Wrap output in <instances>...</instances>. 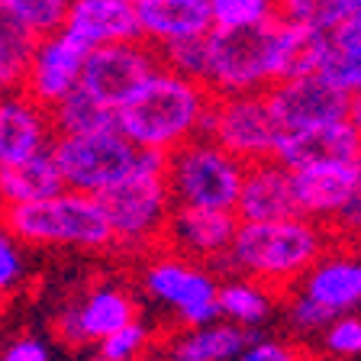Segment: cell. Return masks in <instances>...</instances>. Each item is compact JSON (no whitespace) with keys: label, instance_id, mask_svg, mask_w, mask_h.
Listing matches in <instances>:
<instances>
[{"label":"cell","instance_id":"37","mask_svg":"<svg viewBox=\"0 0 361 361\" xmlns=\"http://www.w3.org/2000/svg\"><path fill=\"white\" fill-rule=\"evenodd\" d=\"M0 361H49V348H45V342H39V338L23 336L4 348Z\"/></svg>","mask_w":361,"mask_h":361},{"label":"cell","instance_id":"30","mask_svg":"<svg viewBox=\"0 0 361 361\" xmlns=\"http://www.w3.org/2000/svg\"><path fill=\"white\" fill-rule=\"evenodd\" d=\"M281 16V4L268 0H213V30H258Z\"/></svg>","mask_w":361,"mask_h":361},{"label":"cell","instance_id":"41","mask_svg":"<svg viewBox=\"0 0 361 361\" xmlns=\"http://www.w3.org/2000/svg\"><path fill=\"white\" fill-rule=\"evenodd\" d=\"M355 171H358V194H361V152H358V158H355Z\"/></svg>","mask_w":361,"mask_h":361},{"label":"cell","instance_id":"3","mask_svg":"<svg viewBox=\"0 0 361 361\" xmlns=\"http://www.w3.org/2000/svg\"><path fill=\"white\" fill-rule=\"evenodd\" d=\"M97 200L110 219L113 242L145 245L152 239H161L174 210L168 190V155L139 149L133 171Z\"/></svg>","mask_w":361,"mask_h":361},{"label":"cell","instance_id":"13","mask_svg":"<svg viewBox=\"0 0 361 361\" xmlns=\"http://www.w3.org/2000/svg\"><path fill=\"white\" fill-rule=\"evenodd\" d=\"M239 216L235 213H219V210H184L174 207L168 216L165 235L161 239L178 252L184 262H216L223 258L235 242L239 233Z\"/></svg>","mask_w":361,"mask_h":361},{"label":"cell","instance_id":"18","mask_svg":"<svg viewBox=\"0 0 361 361\" xmlns=\"http://www.w3.org/2000/svg\"><path fill=\"white\" fill-rule=\"evenodd\" d=\"M290 184L297 216L319 223V219H336L348 207L358 190V171L355 165H313L290 171Z\"/></svg>","mask_w":361,"mask_h":361},{"label":"cell","instance_id":"29","mask_svg":"<svg viewBox=\"0 0 361 361\" xmlns=\"http://www.w3.org/2000/svg\"><path fill=\"white\" fill-rule=\"evenodd\" d=\"M0 7L32 39H49L65 30L71 4H65V0H0Z\"/></svg>","mask_w":361,"mask_h":361},{"label":"cell","instance_id":"31","mask_svg":"<svg viewBox=\"0 0 361 361\" xmlns=\"http://www.w3.org/2000/svg\"><path fill=\"white\" fill-rule=\"evenodd\" d=\"M158 59H161V68H165V71L180 75V78H188V81L207 87V75H210V61H207V36L158 45Z\"/></svg>","mask_w":361,"mask_h":361},{"label":"cell","instance_id":"33","mask_svg":"<svg viewBox=\"0 0 361 361\" xmlns=\"http://www.w3.org/2000/svg\"><path fill=\"white\" fill-rule=\"evenodd\" d=\"M26 281V258H23L20 239L0 229V293L16 290Z\"/></svg>","mask_w":361,"mask_h":361},{"label":"cell","instance_id":"2","mask_svg":"<svg viewBox=\"0 0 361 361\" xmlns=\"http://www.w3.org/2000/svg\"><path fill=\"white\" fill-rule=\"evenodd\" d=\"M323 255V229L303 216L278 223H242L233 248L213 262V271L258 278L264 290H284Z\"/></svg>","mask_w":361,"mask_h":361},{"label":"cell","instance_id":"7","mask_svg":"<svg viewBox=\"0 0 361 361\" xmlns=\"http://www.w3.org/2000/svg\"><path fill=\"white\" fill-rule=\"evenodd\" d=\"M271 26L213 30L207 36V90L213 97H242L271 90Z\"/></svg>","mask_w":361,"mask_h":361},{"label":"cell","instance_id":"10","mask_svg":"<svg viewBox=\"0 0 361 361\" xmlns=\"http://www.w3.org/2000/svg\"><path fill=\"white\" fill-rule=\"evenodd\" d=\"M158 71H161L158 49H149L145 42L104 45V49L87 52L81 90L94 100H100L104 106L116 110Z\"/></svg>","mask_w":361,"mask_h":361},{"label":"cell","instance_id":"40","mask_svg":"<svg viewBox=\"0 0 361 361\" xmlns=\"http://www.w3.org/2000/svg\"><path fill=\"white\" fill-rule=\"evenodd\" d=\"M348 123H352L355 133L361 135V90L352 94V100H348Z\"/></svg>","mask_w":361,"mask_h":361},{"label":"cell","instance_id":"21","mask_svg":"<svg viewBox=\"0 0 361 361\" xmlns=\"http://www.w3.org/2000/svg\"><path fill=\"white\" fill-rule=\"evenodd\" d=\"M300 297L338 319L361 303V262H352V258L316 262L300 281Z\"/></svg>","mask_w":361,"mask_h":361},{"label":"cell","instance_id":"38","mask_svg":"<svg viewBox=\"0 0 361 361\" xmlns=\"http://www.w3.org/2000/svg\"><path fill=\"white\" fill-rule=\"evenodd\" d=\"M55 332H59V338L65 342V345L78 348V345H87L84 342V332H81V323H78V310L68 307L65 313L59 316V323H55Z\"/></svg>","mask_w":361,"mask_h":361},{"label":"cell","instance_id":"8","mask_svg":"<svg viewBox=\"0 0 361 361\" xmlns=\"http://www.w3.org/2000/svg\"><path fill=\"white\" fill-rule=\"evenodd\" d=\"M139 149L129 145L120 133L104 135H55L52 158L61 171L65 190L87 197H100L116 188L135 165Z\"/></svg>","mask_w":361,"mask_h":361},{"label":"cell","instance_id":"43","mask_svg":"<svg viewBox=\"0 0 361 361\" xmlns=\"http://www.w3.org/2000/svg\"><path fill=\"white\" fill-rule=\"evenodd\" d=\"M139 361H161V358H139Z\"/></svg>","mask_w":361,"mask_h":361},{"label":"cell","instance_id":"1","mask_svg":"<svg viewBox=\"0 0 361 361\" xmlns=\"http://www.w3.org/2000/svg\"><path fill=\"white\" fill-rule=\"evenodd\" d=\"M210 104L213 94L203 84H194L161 68L126 104L116 106V126L123 139L135 149L171 155L184 142L197 139V126Z\"/></svg>","mask_w":361,"mask_h":361},{"label":"cell","instance_id":"23","mask_svg":"<svg viewBox=\"0 0 361 361\" xmlns=\"http://www.w3.org/2000/svg\"><path fill=\"white\" fill-rule=\"evenodd\" d=\"M255 338L252 332L219 319L203 329H188L171 338L168 358L171 361H235Z\"/></svg>","mask_w":361,"mask_h":361},{"label":"cell","instance_id":"24","mask_svg":"<svg viewBox=\"0 0 361 361\" xmlns=\"http://www.w3.org/2000/svg\"><path fill=\"white\" fill-rule=\"evenodd\" d=\"M319 75L348 97L361 90V7L326 36Z\"/></svg>","mask_w":361,"mask_h":361},{"label":"cell","instance_id":"36","mask_svg":"<svg viewBox=\"0 0 361 361\" xmlns=\"http://www.w3.org/2000/svg\"><path fill=\"white\" fill-rule=\"evenodd\" d=\"M235 361H303L290 345L281 342H252Z\"/></svg>","mask_w":361,"mask_h":361},{"label":"cell","instance_id":"15","mask_svg":"<svg viewBox=\"0 0 361 361\" xmlns=\"http://www.w3.org/2000/svg\"><path fill=\"white\" fill-rule=\"evenodd\" d=\"M52 116L23 90L0 97V168L23 165L52 149Z\"/></svg>","mask_w":361,"mask_h":361},{"label":"cell","instance_id":"35","mask_svg":"<svg viewBox=\"0 0 361 361\" xmlns=\"http://www.w3.org/2000/svg\"><path fill=\"white\" fill-rule=\"evenodd\" d=\"M290 323L303 332H313V329H329V326L336 323V316L326 313V310L316 307V303H310L307 297H297V300L290 303Z\"/></svg>","mask_w":361,"mask_h":361},{"label":"cell","instance_id":"32","mask_svg":"<svg viewBox=\"0 0 361 361\" xmlns=\"http://www.w3.org/2000/svg\"><path fill=\"white\" fill-rule=\"evenodd\" d=\"M149 345V326L142 319L129 323L126 329L113 332L110 338H104L97 345V355L104 361H139V355Z\"/></svg>","mask_w":361,"mask_h":361},{"label":"cell","instance_id":"28","mask_svg":"<svg viewBox=\"0 0 361 361\" xmlns=\"http://www.w3.org/2000/svg\"><path fill=\"white\" fill-rule=\"evenodd\" d=\"M274 293L264 290L262 284H248V281H229L219 287V313L226 323L233 326H255L271 313Z\"/></svg>","mask_w":361,"mask_h":361},{"label":"cell","instance_id":"42","mask_svg":"<svg viewBox=\"0 0 361 361\" xmlns=\"http://www.w3.org/2000/svg\"><path fill=\"white\" fill-rule=\"evenodd\" d=\"M84 361H104V358H100V355H90V358H84Z\"/></svg>","mask_w":361,"mask_h":361},{"label":"cell","instance_id":"9","mask_svg":"<svg viewBox=\"0 0 361 361\" xmlns=\"http://www.w3.org/2000/svg\"><path fill=\"white\" fill-rule=\"evenodd\" d=\"M216 274L184 258H158L145 268L142 284L152 300L174 310L178 319L190 329H203L223 319L219 313V284Z\"/></svg>","mask_w":361,"mask_h":361},{"label":"cell","instance_id":"14","mask_svg":"<svg viewBox=\"0 0 361 361\" xmlns=\"http://www.w3.org/2000/svg\"><path fill=\"white\" fill-rule=\"evenodd\" d=\"M65 32L84 52L120 42H145L135 0H75L68 10Z\"/></svg>","mask_w":361,"mask_h":361},{"label":"cell","instance_id":"16","mask_svg":"<svg viewBox=\"0 0 361 361\" xmlns=\"http://www.w3.org/2000/svg\"><path fill=\"white\" fill-rule=\"evenodd\" d=\"M361 152V135L352 123H329V126L284 133L274 152V161L287 171H303L313 165H355Z\"/></svg>","mask_w":361,"mask_h":361},{"label":"cell","instance_id":"39","mask_svg":"<svg viewBox=\"0 0 361 361\" xmlns=\"http://www.w3.org/2000/svg\"><path fill=\"white\" fill-rule=\"evenodd\" d=\"M332 223H338V229H342V233L361 235V194H358V190H355V197L348 200V207L338 213Z\"/></svg>","mask_w":361,"mask_h":361},{"label":"cell","instance_id":"25","mask_svg":"<svg viewBox=\"0 0 361 361\" xmlns=\"http://www.w3.org/2000/svg\"><path fill=\"white\" fill-rule=\"evenodd\" d=\"M78 323H81L84 342H104L113 332L135 323V303L120 287H97L78 303Z\"/></svg>","mask_w":361,"mask_h":361},{"label":"cell","instance_id":"34","mask_svg":"<svg viewBox=\"0 0 361 361\" xmlns=\"http://www.w3.org/2000/svg\"><path fill=\"white\" fill-rule=\"evenodd\" d=\"M326 348L332 355H342V358L361 355V319L358 316H338L336 323L326 329Z\"/></svg>","mask_w":361,"mask_h":361},{"label":"cell","instance_id":"5","mask_svg":"<svg viewBox=\"0 0 361 361\" xmlns=\"http://www.w3.org/2000/svg\"><path fill=\"white\" fill-rule=\"evenodd\" d=\"M245 165L210 139H190L168 155L171 203L184 210L235 213Z\"/></svg>","mask_w":361,"mask_h":361},{"label":"cell","instance_id":"6","mask_svg":"<svg viewBox=\"0 0 361 361\" xmlns=\"http://www.w3.org/2000/svg\"><path fill=\"white\" fill-rule=\"evenodd\" d=\"M284 129L271 110L268 94H242V97H213L207 106L197 139H210L223 152L239 158L242 165L268 161L278 152Z\"/></svg>","mask_w":361,"mask_h":361},{"label":"cell","instance_id":"11","mask_svg":"<svg viewBox=\"0 0 361 361\" xmlns=\"http://www.w3.org/2000/svg\"><path fill=\"white\" fill-rule=\"evenodd\" d=\"M271 110L278 116L284 133H300V129L329 126V123H345L348 120V94L329 84L319 71L316 75H303L293 81L274 84L268 90Z\"/></svg>","mask_w":361,"mask_h":361},{"label":"cell","instance_id":"22","mask_svg":"<svg viewBox=\"0 0 361 361\" xmlns=\"http://www.w3.org/2000/svg\"><path fill=\"white\" fill-rule=\"evenodd\" d=\"M61 190H65V180H61V171L55 165L52 149L30 158V161H23V165L0 168V203L7 210L59 197Z\"/></svg>","mask_w":361,"mask_h":361},{"label":"cell","instance_id":"19","mask_svg":"<svg viewBox=\"0 0 361 361\" xmlns=\"http://www.w3.org/2000/svg\"><path fill=\"white\" fill-rule=\"evenodd\" d=\"M142 39L158 45L213 32V0H135Z\"/></svg>","mask_w":361,"mask_h":361},{"label":"cell","instance_id":"20","mask_svg":"<svg viewBox=\"0 0 361 361\" xmlns=\"http://www.w3.org/2000/svg\"><path fill=\"white\" fill-rule=\"evenodd\" d=\"M329 32L313 23H297L278 16L271 26V87L303 75H316L326 52Z\"/></svg>","mask_w":361,"mask_h":361},{"label":"cell","instance_id":"27","mask_svg":"<svg viewBox=\"0 0 361 361\" xmlns=\"http://www.w3.org/2000/svg\"><path fill=\"white\" fill-rule=\"evenodd\" d=\"M36 45L39 39H32L7 10L0 7V97L23 90Z\"/></svg>","mask_w":361,"mask_h":361},{"label":"cell","instance_id":"4","mask_svg":"<svg viewBox=\"0 0 361 361\" xmlns=\"http://www.w3.org/2000/svg\"><path fill=\"white\" fill-rule=\"evenodd\" d=\"M7 233L32 245H75V248H106L113 245V229L97 197L61 190L59 197L26 207L4 210Z\"/></svg>","mask_w":361,"mask_h":361},{"label":"cell","instance_id":"26","mask_svg":"<svg viewBox=\"0 0 361 361\" xmlns=\"http://www.w3.org/2000/svg\"><path fill=\"white\" fill-rule=\"evenodd\" d=\"M49 116H52L55 135H75V139H81V135L120 133V126H116V110L104 106L100 100L84 94L81 87H78L71 97L61 100L59 106H52Z\"/></svg>","mask_w":361,"mask_h":361},{"label":"cell","instance_id":"17","mask_svg":"<svg viewBox=\"0 0 361 361\" xmlns=\"http://www.w3.org/2000/svg\"><path fill=\"white\" fill-rule=\"evenodd\" d=\"M235 216H239V223H278V219L297 216L290 171L278 165L274 158L245 165Z\"/></svg>","mask_w":361,"mask_h":361},{"label":"cell","instance_id":"12","mask_svg":"<svg viewBox=\"0 0 361 361\" xmlns=\"http://www.w3.org/2000/svg\"><path fill=\"white\" fill-rule=\"evenodd\" d=\"M84 61H87V52L65 30L49 39H39L30 71H26L23 94L32 97L45 110H52V106H59L61 100L71 97L81 87Z\"/></svg>","mask_w":361,"mask_h":361}]
</instances>
